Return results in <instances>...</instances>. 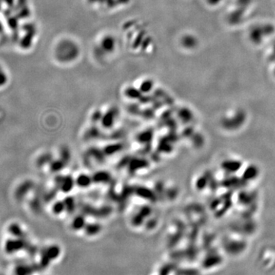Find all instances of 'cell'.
Returning <instances> with one entry per match:
<instances>
[{
	"label": "cell",
	"mask_w": 275,
	"mask_h": 275,
	"mask_svg": "<svg viewBox=\"0 0 275 275\" xmlns=\"http://www.w3.org/2000/svg\"><path fill=\"white\" fill-rule=\"evenodd\" d=\"M90 181V178L87 176H81L78 178V184L81 186H87Z\"/></svg>",
	"instance_id": "cell-1"
}]
</instances>
